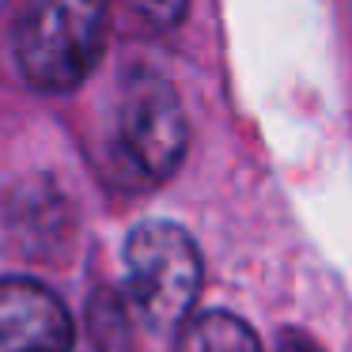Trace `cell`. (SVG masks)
<instances>
[{"label":"cell","instance_id":"6da1fadb","mask_svg":"<svg viewBox=\"0 0 352 352\" xmlns=\"http://www.w3.org/2000/svg\"><path fill=\"white\" fill-rule=\"evenodd\" d=\"M110 0H23L12 50L34 91L65 95L95 72L107 50Z\"/></svg>","mask_w":352,"mask_h":352},{"label":"cell","instance_id":"7a4b0ae2","mask_svg":"<svg viewBox=\"0 0 352 352\" xmlns=\"http://www.w3.org/2000/svg\"><path fill=\"white\" fill-rule=\"evenodd\" d=\"M125 292L148 329L163 333L190 318L201 296V250L170 220H144L125 239Z\"/></svg>","mask_w":352,"mask_h":352},{"label":"cell","instance_id":"3957f363","mask_svg":"<svg viewBox=\"0 0 352 352\" xmlns=\"http://www.w3.org/2000/svg\"><path fill=\"white\" fill-rule=\"evenodd\" d=\"M190 144L182 99L175 84L152 69H129L122 76L114 114V148L140 186L167 182Z\"/></svg>","mask_w":352,"mask_h":352},{"label":"cell","instance_id":"277c9868","mask_svg":"<svg viewBox=\"0 0 352 352\" xmlns=\"http://www.w3.org/2000/svg\"><path fill=\"white\" fill-rule=\"evenodd\" d=\"M72 318L38 280H0V352H72Z\"/></svg>","mask_w":352,"mask_h":352},{"label":"cell","instance_id":"5b68a950","mask_svg":"<svg viewBox=\"0 0 352 352\" xmlns=\"http://www.w3.org/2000/svg\"><path fill=\"white\" fill-rule=\"evenodd\" d=\"M178 352H261V341L235 314L205 311L193 322H186Z\"/></svg>","mask_w":352,"mask_h":352},{"label":"cell","instance_id":"8992f818","mask_svg":"<svg viewBox=\"0 0 352 352\" xmlns=\"http://www.w3.org/2000/svg\"><path fill=\"white\" fill-rule=\"evenodd\" d=\"M137 4H140V12H144L152 23L175 27L178 19L186 16V4H190V0H137Z\"/></svg>","mask_w":352,"mask_h":352},{"label":"cell","instance_id":"52a82bcc","mask_svg":"<svg viewBox=\"0 0 352 352\" xmlns=\"http://www.w3.org/2000/svg\"><path fill=\"white\" fill-rule=\"evenodd\" d=\"M276 352H322V349L311 341V337H303V333H284Z\"/></svg>","mask_w":352,"mask_h":352}]
</instances>
